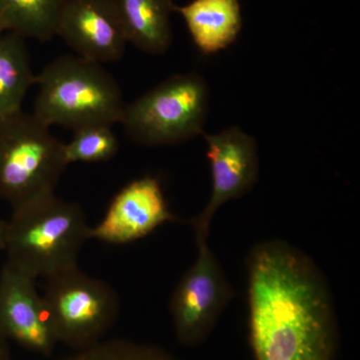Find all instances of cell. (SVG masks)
Masks as SVG:
<instances>
[{
    "mask_svg": "<svg viewBox=\"0 0 360 360\" xmlns=\"http://www.w3.org/2000/svg\"><path fill=\"white\" fill-rule=\"evenodd\" d=\"M248 323L255 360H333L335 317L328 283L302 251L258 243L248 259Z\"/></svg>",
    "mask_w": 360,
    "mask_h": 360,
    "instance_id": "obj_1",
    "label": "cell"
},
{
    "mask_svg": "<svg viewBox=\"0 0 360 360\" xmlns=\"http://www.w3.org/2000/svg\"><path fill=\"white\" fill-rule=\"evenodd\" d=\"M90 229L82 206L44 194L13 208L6 222L4 250L7 264L39 278L77 266Z\"/></svg>",
    "mask_w": 360,
    "mask_h": 360,
    "instance_id": "obj_2",
    "label": "cell"
},
{
    "mask_svg": "<svg viewBox=\"0 0 360 360\" xmlns=\"http://www.w3.org/2000/svg\"><path fill=\"white\" fill-rule=\"evenodd\" d=\"M33 115L49 127L75 130L120 123L125 103L115 78L103 65L78 56H61L35 78Z\"/></svg>",
    "mask_w": 360,
    "mask_h": 360,
    "instance_id": "obj_3",
    "label": "cell"
},
{
    "mask_svg": "<svg viewBox=\"0 0 360 360\" xmlns=\"http://www.w3.org/2000/svg\"><path fill=\"white\" fill-rule=\"evenodd\" d=\"M70 165L65 143L22 110L0 118V196L15 207L54 193Z\"/></svg>",
    "mask_w": 360,
    "mask_h": 360,
    "instance_id": "obj_4",
    "label": "cell"
},
{
    "mask_svg": "<svg viewBox=\"0 0 360 360\" xmlns=\"http://www.w3.org/2000/svg\"><path fill=\"white\" fill-rule=\"evenodd\" d=\"M210 90L196 73L176 75L125 105L122 124L144 146H174L202 135Z\"/></svg>",
    "mask_w": 360,
    "mask_h": 360,
    "instance_id": "obj_5",
    "label": "cell"
},
{
    "mask_svg": "<svg viewBox=\"0 0 360 360\" xmlns=\"http://www.w3.org/2000/svg\"><path fill=\"white\" fill-rule=\"evenodd\" d=\"M42 297L58 342L77 350L101 342L120 314L116 291L78 266L46 278Z\"/></svg>",
    "mask_w": 360,
    "mask_h": 360,
    "instance_id": "obj_6",
    "label": "cell"
},
{
    "mask_svg": "<svg viewBox=\"0 0 360 360\" xmlns=\"http://www.w3.org/2000/svg\"><path fill=\"white\" fill-rule=\"evenodd\" d=\"M198 248L195 262L180 279L169 303L177 338L187 347L207 338L234 296L207 241L198 243Z\"/></svg>",
    "mask_w": 360,
    "mask_h": 360,
    "instance_id": "obj_7",
    "label": "cell"
},
{
    "mask_svg": "<svg viewBox=\"0 0 360 360\" xmlns=\"http://www.w3.org/2000/svg\"><path fill=\"white\" fill-rule=\"evenodd\" d=\"M212 172V191L202 212L191 220L196 245L207 241L210 224L224 203L238 200L255 186L259 174L257 143L255 137L238 127H231L217 134H202Z\"/></svg>",
    "mask_w": 360,
    "mask_h": 360,
    "instance_id": "obj_8",
    "label": "cell"
},
{
    "mask_svg": "<svg viewBox=\"0 0 360 360\" xmlns=\"http://www.w3.org/2000/svg\"><path fill=\"white\" fill-rule=\"evenodd\" d=\"M0 333L41 355H51L58 342L37 278L7 262L0 274Z\"/></svg>",
    "mask_w": 360,
    "mask_h": 360,
    "instance_id": "obj_9",
    "label": "cell"
},
{
    "mask_svg": "<svg viewBox=\"0 0 360 360\" xmlns=\"http://www.w3.org/2000/svg\"><path fill=\"white\" fill-rule=\"evenodd\" d=\"M56 37L77 56L99 65L122 59L129 44L115 0H68Z\"/></svg>",
    "mask_w": 360,
    "mask_h": 360,
    "instance_id": "obj_10",
    "label": "cell"
},
{
    "mask_svg": "<svg viewBox=\"0 0 360 360\" xmlns=\"http://www.w3.org/2000/svg\"><path fill=\"white\" fill-rule=\"evenodd\" d=\"M176 220L160 180L146 175L129 182L116 194L103 219L90 229V239L124 245L146 238L165 222Z\"/></svg>",
    "mask_w": 360,
    "mask_h": 360,
    "instance_id": "obj_11",
    "label": "cell"
},
{
    "mask_svg": "<svg viewBox=\"0 0 360 360\" xmlns=\"http://www.w3.org/2000/svg\"><path fill=\"white\" fill-rule=\"evenodd\" d=\"M174 11L182 16L193 44L205 56L227 49L243 27L238 0H191L175 6Z\"/></svg>",
    "mask_w": 360,
    "mask_h": 360,
    "instance_id": "obj_12",
    "label": "cell"
},
{
    "mask_svg": "<svg viewBox=\"0 0 360 360\" xmlns=\"http://www.w3.org/2000/svg\"><path fill=\"white\" fill-rule=\"evenodd\" d=\"M127 41L150 54L165 53L172 44L174 0H115Z\"/></svg>",
    "mask_w": 360,
    "mask_h": 360,
    "instance_id": "obj_13",
    "label": "cell"
},
{
    "mask_svg": "<svg viewBox=\"0 0 360 360\" xmlns=\"http://www.w3.org/2000/svg\"><path fill=\"white\" fill-rule=\"evenodd\" d=\"M37 75L33 73L25 39L15 33L0 37V118L21 110Z\"/></svg>",
    "mask_w": 360,
    "mask_h": 360,
    "instance_id": "obj_14",
    "label": "cell"
},
{
    "mask_svg": "<svg viewBox=\"0 0 360 360\" xmlns=\"http://www.w3.org/2000/svg\"><path fill=\"white\" fill-rule=\"evenodd\" d=\"M68 0H0V32L49 41Z\"/></svg>",
    "mask_w": 360,
    "mask_h": 360,
    "instance_id": "obj_15",
    "label": "cell"
},
{
    "mask_svg": "<svg viewBox=\"0 0 360 360\" xmlns=\"http://www.w3.org/2000/svg\"><path fill=\"white\" fill-rule=\"evenodd\" d=\"M65 143L68 163L105 162L115 158L120 148L117 136L108 125H91L75 130Z\"/></svg>",
    "mask_w": 360,
    "mask_h": 360,
    "instance_id": "obj_16",
    "label": "cell"
},
{
    "mask_svg": "<svg viewBox=\"0 0 360 360\" xmlns=\"http://www.w3.org/2000/svg\"><path fill=\"white\" fill-rule=\"evenodd\" d=\"M65 360H177L165 350L127 340L98 342Z\"/></svg>",
    "mask_w": 360,
    "mask_h": 360,
    "instance_id": "obj_17",
    "label": "cell"
},
{
    "mask_svg": "<svg viewBox=\"0 0 360 360\" xmlns=\"http://www.w3.org/2000/svg\"><path fill=\"white\" fill-rule=\"evenodd\" d=\"M0 360H11L8 340L0 333Z\"/></svg>",
    "mask_w": 360,
    "mask_h": 360,
    "instance_id": "obj_18",
    "label": "cell"
},
{
    "mask_svg": "<svg viewBox=\"0 0 360 360\" xmlns=\"http://www.w3.org/2000/svg\"><path fill=\"white\" fill-rule=\"evenodd\" d=\"M6 221L0 219V250H4V236H6Z\"/></svg>",
    "mask_w": 360,
    "mask_h": 360,
    "instance_id": "obj_19",
    "label": "cell"
},
{
    "mask_svg": "<svg viewBox=\"0 0 360 360\" xmlns=\"http://www.w3.org/2000/svg\"><path fill=\"white\" fill-rule=\"evenodd\" d=\"M4 34L1 32H0V37H1V35Z\"/></svg>",
    "mask_w": 360,
    "mask_h": 360,
    "instance_id": "obj_20",
    "label": "cell"
}]
</instances>
